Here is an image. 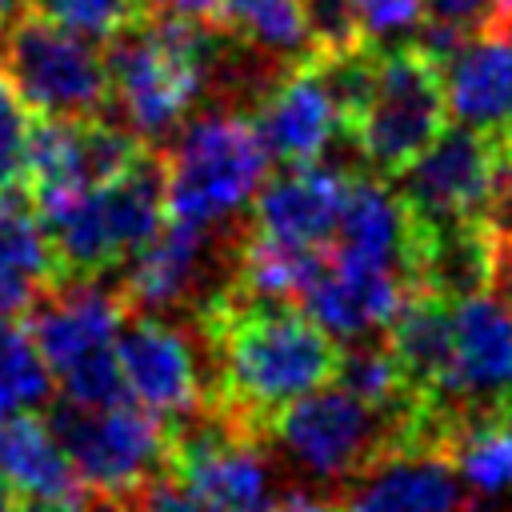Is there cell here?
<instances>
[{
  "instance_id": "6da1fadb",
  "label": "cell",
  "mask_w": 512,
  "mask_h": 512,
  "mask_svg": "<svg viewBox=\"0 0 512 512\" xmlns=\"http://www.w3.org/2000/svg\"><path fill=\"white\" fill-rule=\"evenodd\" d=\"M188 320L216 368L204 408L256 440L280 408L336 380L340 340L292 300L248 296L228 280Z\"/></svg>"
},
{
  "instance_id": "7a4b0ae2",
  "label": "cell",
  "mask_w": 512,
  "mask_h": 512,
  "mask_svg": "<svg viewBox=\"0 0 512 512\" xmlns=\"http://www.w3.org/2000/svg\"><path fill=\"white\" fill-rule=\"evenodd\" d=\"M168 164L160 144H148L116 180L36 208L64 280H104L132 260L168 220Z\"/></svg>"
},
{
  "instance_id": "3957f363",
  "label": "cell",
  "mask_w": 512,
  "mask_h": 512,
  "mask_svg": "<svg viewBox=\"0 0 512 512\" xmlns=\"http://www.w3.org/2000/svg\"><path fill=\"white\" fill-rule=\"evenodd\" d=\"M124 316L128 308L116 288L100 280H64L44 292L20 324L36 344L40 360L48 364L64 400L108 408L132 400L116 356Z\"/></svg>"
},
{
  "instance_id": "277c9868",
  "label": "cell",
  "mask_w": 512,
  "mask_h": 512,
  "mask_svg": "<svg viewBox=\"0 0 512 512\" xmlns=\"http://www.w3.org/2000/svg\"><path fill=\"white\" fill-rule=\"evenodd\" d=\"M268 148L240 108L196 112L176 144L164 152L168 164V220L184 224H228L264 184Z\"/></svg>"
},
{
  "instance_id": "5b68a950",
  "label": "cell",
  "mask_w": 512,
  "mask_h": 512,
  "mask_svg": "<svg viewBox=\"0 0 512 512\" xmlns=\"http://www.w3.org/2000/svg\"><path fill=\"white\" fill-rule=\"evenodd\" d=\"M0 72L24 96L32 116H104L112 112V76L96 40L72 32L40 4H28L0 28Z\"/></svg>"
},
{
  "instance_id": "8992f818",
  "label": "cell",
  "mask_w": 512,
  "mask_h": 512,
  "mask_svg": "<svg viewBox=\"0 0 512 512\" xmlns=\"http://www.w3.org/2000/svg\"><path fill=\"white\" fill-rule=\"evenodd\" d=\"M48 428L64 456L72 460L84 488L96 496H136L164 476L168 420L120 400L108 408H88L64 396L48 404Z\"/></svg>"
},
{
  "instance_id": "52a82bcc",
  "label": "cell",
  "mask_w": 512,
  "mask_h": 512,
  "mask_svg": "<svg viewBox=\"0 0 512 512\" xmlns=\"http://www.w3.org/2000/svg\"><path fill=\"white\" fill-rule=\"evenodd\" d=\"M444 120L448 100L440 60H432L416 40L380 48L376 88L352 136V148L364 156V164L376 176L396 180L448 128Z\"/></svg>"
},
{
  "instance_id": "ba28073f",
  "label": "cell",
  "mask_w": 512,
  "mask_h": 512,
  "mask_svg": "<svg viewBox=\"0 0 512 512\" xmlns=\"http://www.w3.org/2000/svg\"><path fill=\"white\" fill-rule=\"evenodd\" d=\"M264 448V440L204 408L168 420L164 476L216 512H272L276 500Z\"/></svg>"
},
{
  "instance_id": "9c48e42d",
  "label": "cell",
  "mask_w": 512,
  "mask_h": 512,
  "mask_svg": "<svg viewBox=\"0 0 512 512\" xmlns=\"http://www.w3.org/2000/svg\"><path fill=\"white\" fill-rule=\"evenodd\" d=\"M240 232L228 224L164 220L152 244H144L124 268L116 292L128 312H196L216 288L232 280Z\"/></svg>"
},
{
  "instance_id": "30bf717a",
  "label": "cell",
  "mask_w": 512,
  "mask_h": 512,
  "mask_svg": "<svg viewBox=\"0 0 512 512\" xmlns=\"http://www.w3.org/2000/svg\"><path fill=\"white\" fill-rule=\"evenodd\" d=\"M500 172H504V140L476 132L468 124H452L396 180L408 208L424 224L444 228L464 220H488Z\"/></svg>"
},
{
  "instance_id": "8fae6325",
  "label": "cell",
  "mask_w": 512,
  "mask_h": 512,
  "mask_svg": "<svg viewBox=\"0 0 512 512\" xmlns=\"http://www.w3.org/2000/svg\"><path fill=\"white\" fill-rule=\"evenodd\" d=\"M192 336L196 332L148 312H128L120 324L116 356L128 396L160 420H184L204 412L208 404V384L200 380V356Z\"/></svg>"
},
{
  "instance_id": "7c38bea8",
  "label": "cell",
  "mask_w": 512,
  "mask_h": 512,
  "mask_svg": "<svg viewBox=\"0 0 512 512\" xmlns=\"http://www.w3.org/2000/svg\"><path fill=\"white\" fill-rule=\"evenodd\" d=\"M512 392V304L476 292L452 304V380L444 404L460 416L500 412Z\"/></svg>"
},
{
  "instance_id": "4fadbf2b",
  "label": "cell",
  "mask_w": 512,
  "mask_h": 512,
  "mask_svg": "<svg viewBox=\"0 0 512 512\" xmlns=\"http://www.w3.org/2000/svg\"><path fill=\"white\" fill-rule=\"evenodd\" d=\"M252 124L272 160L296 168L316 164L320 152L340 136L336 104L320 80L316 60L280 68L252 104Z\"/></svg>"
},
{
  "instance_id": "5bb4252c",
  "label": "cell",
  "mask_w": 512,
  "mask_h": 512,
  "mask_svg": "<svg viewBox=\"0 0 512 512\" xmlns=\"http://www.w3.org/2000/svg\"><path fill=\"white\" fill-rule=\"evenodd\" d=\"M348 180L352 176L332 164H296L284 176L260 184L252 196L248 228L292 248L328 252L340 228Z\"/></svg>"
},
{
  "instance_id": "9a60e30c",
  "label": "cell",
  "mask_w": 512,
  "mask_h": 512,
  "mask_svg": "<svg viewBox=\"0 0 512 512\" xmlns=\"http://www.w3.org/2000/svg\"><path fill=\"white\" fill-rule=\"evenodd\" d=\"M416 232H420V220L408 208V200L400 196V188L388 184L376 172H364V176L348 180V196H344L340 228H336V240H332L336 244L332 256L348 260V264L396 272L412 284Z\"/></svg>"
},
{
  "instance_id": "2e32d148",
  "label": "cell",
  "mask_w": 512,
  "mask_h": 512,
  "mask_svg": "<svg viewBox=\"0 0 512 512\" xmlns=\"http://www.w3.org/2000/svg\"><path fill=\"white\" fill-rule=\"evenodd\" d=\"M444 100L456 124L512 136V28H480L440 64Z\"/></svg>"
},
{
  "instance_id": "e0dca14e",
  "label": "cell",
  "mask_w": 512,
  "mask_h": 512,
  "mask_svg": "<svg viewBox=\"0 0 512 512\" xmlns=\"http://www.w3.org/2000/svg\"><path fill=\"white\" fill-rule=\"evenodd\" d=\"M408 280L384 268H364L348 260H328L312 288L300 296V308L340 344L364 340L368 332H384L396 308L408 296Z\"/></svg>"
},
{
  "instance_id": "ac0fdd59",
  "label": "cell",
  "mask_w": 512,
  "mask_h": 512,
  "mask_svg": "<svg viewBox=\"0 0 512 512\" xmlns=\"http://www.w3.org/2000/svg\"><path fill=\"white\" fill-rule=\"evenodd\" d=\"M56 284L64 272L28 192H0V312L24 320Z\"/></svg>"
},
{
  "instance_id": "d6986e66",
  "label": "cell",
  "mask_w": 512,
  "mask_h": 512,
  "mask_svg": "<svg viewBox=\"0 0 512 512\" xmlns=\"http://www.w3.org/2000/svg\"><path fill=\"white\" fill-rule=\"evenodd\" d=\"M384 344L392 348L404 380L420 396L444 404L452 380V300L428 288H408L404 304L384 328Z\"/></svg>"
},
{
  "instance_id": "ffe728a7",
  "label": "cell",
  "mask_w": 512,
  "mask_h": 512,
  "mask_svg": "<svg viewBox=\"0 0 512 512\" xmlns=\"http://www.w3.org/2000/svg\"><path fill=\"white\" fill-rule=\"evenodd\" d=\"M468 492L444 456H396L356 480L340 512H464Z\"/></svg>"
},
{
  "instance_id": "44dd1931",
  "label": "cell",
  "mask_w": 512,
  "mask_h": 512,
  "mask_svg": "<svg viewBox=\"0 0 512 512\" xmlns=\"http://www.w3.org/2000/svg\"><path fill=\"white\" fill-rule=\"evenodd\" d=\"M0 472L36 500H72L84 496V484L56 444L52 428L36 412H16L0 420Z\"/></svg>"
},
{
  "instance_id": "7402d4cb",
  "label": "cell",
  "mask_w": 512,
  "mask_h": 512,
  "mask_svg": "<svg viewBox=\"0 0 512 512\" xmlns=\"http://www.w3.org/2000/svg\"><path fill=\"white\" fill-rule=\"evenodd\" d=\"M216 24L256 56H272L284 68L316 60L304 0H224Z\"/></svg>"
},
{
  "instance_id": "603a6c76",
  "label": "cell",
  "mask_w": 512,
  "mask_h": 512,
  "mask_svg": "<svg viewBox=\"0 0 512 512\" xmlns=\"http://www.w3.org/2000/svg\"><path fill=\"white\" fill-rule=\"evenodd\" d=\"M444 460L480 496L512 492V424L504 420V412L460 416Z\"/></svg>"
},
{
  "instance_id": "cb8c5ba5",
  "label": "cell",
  "mask_w": 512,
  "mask_h": 512,
  "mask_svg": "<svg viewBox=\"0 0 512 512\" xmlns=\"http://www.w3.org/2000/svg\"><path fill=\"white\" fill-rule=\"evenodd\" d=\"M332 384H340L344 392H352L356 400H364L368 408H380V412H412L420 400H428L404 380V372L384 340L340 344V368H336Z\"/></svg>"
},
{
  "instance_id": "d4e9b609",
  "label": "cell",
  "mask_w": 512,
  "mask_h": 512,
  "mask_svg": "<svg viewBox=\"0 0 512 512\" xmlns=\"http://www.w3.org/2000/svg\"><path fill=\"white\" fill-rule=\"evenodd\" d=\"M56 396V380L28 340L24 324L0 312V420L16 412L48 408Z\"/></svg>"
},
{
  "instance_id": "484cf974",
  "label": "cell",
  "mask_w": 512,
  "mask_h": 512,
  "mask_svg": "<svg viewBox=\"0 0 512 512\" xmlns=\"http://www.w3.org/2000/svg\"><path fill=\"white\" fill-rule=\"evenodd\" d=\"M36 4L88 40H112L136 28L140 20H148L144 0H36Z\"/></svg>"
},
{
  "instance_id": "4316f807",
  "label": "cell",
  "mask_w": 512,
  "mask_h": 512,
  "mask_svg": "<svg viewBox=\"0 0 512 512\" xmlns=\"http://www.w3.org/2000/svg\"><path fill=\"white\" fill-rule=\"evenodd\" d=\"M32 108L0 72V192H24L28 184V140H32Z\"/></svg>"
},
{
  "instance_id": "83f0119b",
  "label": "cell",
  "mask_w": 512,
  "mask_h": 512,
  "mask_svg": "<svg viewBox=\"0 0 512 512\" xmlns=\"http://www.w3.org/2000/svg\"><path fill=\"white\" fill-rule=\"evenodd\" d=\"M352 8H356V20H360L364 36L380 44L384 36L416 28L428 12V0H352Z\"/></svg>"
},
{
  "instance_id": "f1b7e54d",
  "label": "cell",
  "mask_w": 512,
  "mask_h": 512,
  "mask_svg": "<svg viewBox=\"0 0 512 512\" xmlns=\"http://www.w3.org/2000/svg\"><path fill=\"white\" fill-rule=\"evenodd\" d=\"M488 228L496 232L504 248H512V148L508 144H504V172H500V184L488 208Z\"/></svg>"
},
{
  "instance_id": "f546056e",
  "label": "cell",
  "mask_w": 512,
  "mask_h": 512,
  "mask_svg": "<svg viewBox=\"0 0 512 512\" xmlns=\"http://www.w3.org/2000/svg\"><path fill=\"white\" fill-rule=\"evenodd\" d=\"M140 496H144V508H148V512H216V508L200 504L196 496H188V492H184L180 484H172L168 476L152 480Z\"/></svg>"
},
{
  "instance_id": "4dcf8cb0",
  "label": "cell",
  "mask_w": 512,
  "mask_h": 512,
  "mask_svg": "<svg viewBox=\"0 0 512 512\" xmlns=\"http://www.w3.org/2000/svg\"><path fill=\"white\" fill-rule=\"evenodd\" d=\"M224 0H144L148 16H192V20H208L216 24Z\"/></svg>"
},
{
  "instance_id": "1f68e13d",
  "label": "cell",
  "mask_w": 512,
  "mask_h": 512,
  "mask_svg": "<svg viewBox=\"0 0 512 512\" xmlns=\"http://www.w3.org/2000/svg\"><path fill=\"white\" fill-rule=\"evenodd\" d=\"M272 512H340V504L324 496H308V492H288L272 504Z\"/></svg>"
},
{
  "instance_id": "d6a6232c",
  "label": "cell",
  "mask_w": 512,
  "mask_h": 512,
  "mask_svg": "<svg viewBox=\"0 0 512 512\" xmlns=\"http://www.w3.org/2000/svg\"><path fill=\"white\" fill-rule=\"evenodd\" d=\"M84 512H148V508H144V496L140 492L136 496H96L92 492V500H88Z\"/></svg>"
},
{
  "instance_id": "836d02e7",
  "label": "cell",
  "mask_w": 512,
  "mask_h": 512,
  "mask_svg": "<svg viewBox=\"0 0 512 512\" xmlns=\"http://www.w3.org/2000/svg\"><path fill=\"white\" fill-rule=\"evenodd\" d=\"M88 500L84 496H72V500H36V496H24L20 512H84Z\"/></svg>"
},
{
  "instance_id": "e575fe53",
  "label": "cell",
  "mask_w": 512,
  "mask_h": 512,
  "mask_svg": "<svg viewBox=\"0 0 512 512\" xmlns=\"http://www.w3.org/2000/svg\"><path fill=\"white\" fill-rule=\"evenodd\" d=\"M20 504H24V492L0 472V512H20Z\"/></svg>"
},
{
  "instance_id": "d590c367",
  "label": "cell",
  "mask_w": 512,
  "mask_h": 512,
  "mask_svg": "<svg viewBox=\"0 0 512 512\" xmlns=\"http://www.w3.org/2000/svg\"><path fill=\"white\" fill-rule=\"evenodd\" d=\"M28 4H36V0H0V28H4L8 20H16V16H20Z\"/></svg>"
},
{
  "instance_id": "8d00e7d4",
  "label": "cell",
  "mask_w": 512,
  "mask_h": 512,
  "mask_svg": "<svg viewBox=\"0 0 512 512\" xmlns=\"http://www.w3.org/2000/svg\"><path fill=\"white\" fill-rule=\"evenodd\" d=\"M500 412H504V420L512 424V392H508V400H504V408H500Z\"/></svg>"
}]
</instances>
